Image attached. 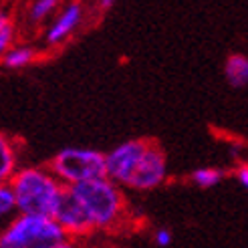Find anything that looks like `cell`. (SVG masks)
<instances>
[{
  "label": "cell",
  "mask_w": 248,
  "mask_h": 248,
  "mask_svg": "<svg viewBox=\"0 0 248 248\" xmlns=\"http://www.w3.org/2000/svg\"><path fill=\"white\" fill-rule=\"evenodd\" d=\"M107 178L135 192H152L168 178L166 152L152 140H127L105 154Z\"/></svg>",
  "instance_id": "obj_1"
},
{
  "label": "cell",
  "mask_w": 248,
  "mask_h": 248,
  "mask_svg": "<svg viewBox=\"0 0 248 248\" xmlns=\"http://www.w3.org/2000/svg\"><path fill=\"white\" fill-rule=\"evenodd\" d=\"M67 194L75 200L91 232L117 230L127 218L123 188L109 178L69 186Z\"/></svg>",
  "instance_id": "obj_2"
},
{
  "label": "cell",
  "mask_w": 248,
  "mask_h": 248,
  "mask_svg": "<svg viewBox=\"0 0 248 248\" xmlns=\"http://www.w3.org/2000/svg\"><path fill=\"white\" fill-rule=\"evenodd\" d=\"M18 202V214L53 218L67 186L48 166H24L8 182Z\"/></svg>",
  "instance_id": "obj_3"
},
{
  "label": "cell",
  "mask_w": 248,
  "mask_h": 248,
  "mask_svg": "<svg viewBox=\"0 0 248 248\" xmlns=\"http://www.w3.org/2000/svg\"><path fill=\"white\" fill-rule=\"evenodd\" d=\"M48 168L67 188L83 182L107 178V159L105 154L93 147H63L53 155Z\"/></svg>",
  "instance_id": "obj_4"
},
{
  "label": "cell",
  "mask_w": 248,
  "mask_h": 248,
  "mask_svg": "<svg viewBox=\"0 0 248 248\" xmlns=\"http://www.w3.org/2000/svg\"><path fill=\"white\" fill-rule=\"evenodd\" d=\"M63 238H67V234L55 218L18 214L0 234V248H39Z\"/></svg>",
  "instance_id": "obj_5"
},
{
  "label": "cell",
  "mask_w": 248,
  "mask_h": 248,
  "mask_svg": "<svg viewBox=\"0 0 248 248\" xmlns=\"http://www.w3.org/2000/svg\"><path fill=\"white\" fill-rule=\"evenodd\" d=\"M85 6L81 2H69L61 6L55 18L45 27L43 43L46 46H59L67 43L73 34H75L85 22Z\"/></svg>",
  "instance_id": "obj_6"
},
{
  "label": "cell",
  "mask_w": 248,
  "mask_h": 248,
  "mask_svg": "<svg viewBox=\"0 0 248 248\" xmlns=\"http://www.w3.org/2000/svg\"><path fill=\"white\" fill-rule=\"evenodd\" d=\"M59 8L61 6L57 0H32L24 8V18L31 27H46L55 18Z\"/></svg>",
  "instance_id": "obj_7"
},
{
  "label": "cell",
  "mask_w": 248,
  "mask_h": 248,
  "mask_svg": "<svg viewBox=\"0 0 248 248\" xmlns=\"http://www.w3.org/2000/svg\"><path fill=\"white\" fill-rule=\"evenodd\" d=\"M224 77L230 87L234 89H242L248 85V57L242 53L228 55L224 63Z\"/></svg>",
  "instance_id": "obj_8"
},
{
  "label": "cell",
  "mask_w": 248,
  "mask_h": 248,
  "mask_svg": "<svg viewBox=\"0 0 248 248\" xmlns=\"http://www.w3.org/2000/svg\"><path fill=\"white\" fill-rule=\"evenodd\" d=\"M34 59H36V48H32L31 45H24V43H16L2 55V65L10 71H18V69L32 65Z\"/></svg>",
  "instance_id": "obj_9"
},
{
  "label": "cell",
  "mask_w": 248,
  "mask_h": 248,
  "mask_svg": "<svg viewBox=\"0 0 248 248\" xmlns=\"http://www.w3.org/2000/svg\"><path fill=\"white\" fill-rule=\"evenodd\" d=\"M18 170L20 166H18V155H16L15 145H12L10 138L2 135L0 138V180L8 184Z\"/></svg>",
  "instance_id": "obj_10"
},
{
  "label": "cell",
  "mask_w": 248,
  "mask_h": 248,
  "mask_svg": "<svg viewBox=\"0 0 248 248\" xmlns=\"http://www.w3.org/2000/svg\"><path fill=\"white\" fill-rule=\"evenodd\" d=\"M224 180V170L222 168H214V166H204V168H196L190 173V182L196 188H216V186Z\"/></svg>",
  "instance_id": "obj_11"
},
{
  "label": "cell",
  "mask_w": 248,
  "mask_h": 248,
  "mask_svg": "<svg viewBox=\"0 0 248 248\" xmlns=\"http://www.w3.org/2000/svg\"><path fill=\"white\" fill-rule=\"evenodd\" d=\"M16 45V20L8 12L0 15V51L2 55Z\"/></svg>",
  "instance_id": "obj_12"
},
{
  "label": "cell",
  "mask_w": 248,
  "mask_h": 248,
  "mask_svg": "<svg viewBox=\"0 0 248 248\" xmlns=\"http://www.w3.org/2000/svg\"><path fill=\"white\" fill-rule=\"evenodd\" d=\"M0 214L4 218L10 214H18V202H16V196L12 192V188L8 184L0 186Z\"/></svg>",
  "instance_id": "obj_13"
},
{
  "label": "cell",
  "mask_w": 248,
  "mask_h": 248,
  "mask_svg": "<svg viewBox=\"0 0 248 248\" xmlns=\"http://www.w3.org/2000/svg\"><path fill=\"white\" fill-rule=\"evenodd\" d=\"M152 240H154V244H155L157 248H168V246L171 244V240H173L171 230H170V228H164V226L155 228V230H154Z\"/></svg>",
  "instance_id": "obj_14"
},
{
  "label": "cell",
  "mask_w": 248,
  "mask_h": 248,
  "mask_svg": "<svg viewBox=\"0 0 248 248\" xmlns=\"http://www.w3.org/2000/svg\"><path fill=\"white\" fill-rule=\"evenodd\" d=\"M234 178H236V182L244 190H248V164H240L236 170H234Z\"/></svg>",
  "instance_id": "obj_15"
},
{
  "label": "cell",
  "mask_w": 248,
  "mask_h": 248,
  "mask_svg": "<svg viewBox=\"0 0 248 248\" xmlns=\"http://www.w3.org/2000/svg\"><path fill=\"white\" fill-rule=\"evenodd\" d=\"M39 248H79L77 240L73 238H63V240H57V242H51V244H45V246H39Z\"/></svg>",
  "instance_id": "obj_16"
}]
</instances>
